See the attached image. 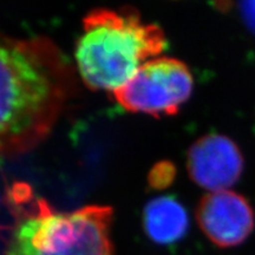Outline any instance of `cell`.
Listing matches in <instances>:
<instances>
[{"mask_svg": "<svg viewBox=\"0 0 255 255\" xmlns=\"http://www.w3.org/2000/svg\"><path fill=\"white\" fill-rule=\"evenodd\" d=\"M196 220L207 239L220 248L240 246L255 229L253 205L232 189L203 195L197 205Z\"/></svg>", "mask_w": 255, "mask_h": 255, "instance_id": "obj_5", "label": "cell"}, {"mask_svg": "<svg viewBox=\"0 0 255 255\" xmlns=\"http://www.w3.org/2000/svg\"><path fill=\"white\" fill-rule=\"evenodd\" d=\"M175 174H176V168L171 162H158L149 173V184L155 189H164L173 183Z\"/></svg>", "mask_w": 255, "mask_h": 255, "instance_id": "obj_8", "label": "cell"}, {"mask_svg": "<svg viewBox=\"0 0 255 255\" xmlns=\"http://www.w3.org/2000/svg\"><path fill=\"white\" fill-rule=\"evenodd\" d=\"M193 89V75L182 60L157 57L143 64L113 95L130 113L162 117L177 114L190 98Z\"/></svg>", "mask_w": 255, "mask_h": 255, "instance_id": "obj_4", "label": "cell"}, {"mask_svg": "<svg viewBox=\"0 0 255 255\" xmlns=\"http://www.w3.org/2000/svg\"><path fill=\"white\" fill-rule=\"evenodd\" d=\"M9 197L14 223L5 255H114L111 207L57 212L25 183L14 184Z\"/></svg>", "mask_w": 255, "mask_h": 255, "instance_id": "obj_3", "label": "cell"}, {"mask_svg": "<svg viewBox=\"0 0 255 255\" xmlns=\"http://www.w3.org/2000/svg\"><path fill=\"white\" fill-rule=\"evenodd\" d=\"M187 169L191 180L208 193L227 190L240 181L245 171V157L234 139L212 132L191 144Z\"/></svg>", "mask_w": 255, "mask_h": 255, "instance_id": "obj_6", "label": "cell"}, {"mask_svg": "<svg viewBox=\"0 0 255 255\" xmlns=\"http://www.w3.org/2000/svg\"><path fill=\"white\" fill-rule=\"evenodd\" d=\"M143 228L155 244L169 246L186 237L189 218L184 207L174 196H159L145 205Z\"/></svg>", "mask_w": 255, "mask_h": 255, "instance_id": "obj_7", "label": "cell"}, {"mask_svg": "<svg viewBox=\"0 0 255 255\" xmlns=\"http://www.w3.org/2000/svg\"><path fill=\"white\" fill-rule=\"evenodd\" d=\"M76 89L71 62L50 38L0 32V154L20 155L43 142Z\"/></svg>", "mask_w": 255, "mask_h": 255, "instance_id": "obj_1", "label": "cell"}, {"mask_svg": "<svg viewBox=\"0 0 255 255\" xmlns=\"http://www.w3.org/2000/svg\"><path fill=\"white\" fill-rule=\"evenodd\" d=\"M238 6L242 21L255 34V1L240 2Z\"/></svg>", "mask_w": 255, "mask_h": 255, "instance_id": "obj_9", "label": "cell"}, {"mask_svg": "<svg viewBox=\"0 0 255 255\" xmlns=\"http://www.w3.org/2000/svg\"><path fill=\"white\" fill-rule=\"evenodd\" d=\"M165 46L163 30L144 23L135 8L92 9L76 43L78 73L91 90L114 92Z\"/></svg>", "mask_w": 255, "mask_h": 255, "instance_id": "obj_2", "label": "cell"}]
</instances>
